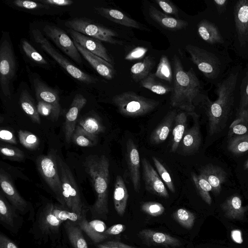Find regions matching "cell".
<instances>
[{
  "mask_svg": "<svg viewBox=\"0 0 248 248\" xmlns=\"http://www.w3.org/2000/svg\"><path fill=\"white\" fill-rule=\"evenodd\" d=\"M155 77V74L150 73L140 82V86L159 95L165 94L171 91V88L157 81Z\"/></svg>",
  "mask_w": 248,
  "mask_h": 248,
  "instance_id": "obj_40",
  "label": "cell"
},
{
  "mask_svg": "<svg viewBox=\"0 0 248 248\" xmlns=\"http://www.w3.org/2000/svg\"><path fill=\"white\" fill-rule=\"evenodd\" d=\"M154 74L155 77L171 82L173 76L170 62L166 56L163 55L161 57Z\"/></svg>",
  "mask_w": 248,
  "mask_h": 248,
  "instance_id": "obj_42",
  "label": "cell"
},
{
  "mask_svg": "<svg viewBox=\"0 0 248 248\" xmlns=\"http://www.w3.org/2000/svg\"><path fill=\"white\" fill-rule=\"evenodd\" d=\"M67 31L73 41L78 43L91 53L113 65V61L111 57L100 41L71 29H68Z\"/></svg>",
  "mask_w": 248,
  "mask_h": 248,
  "instance_id": "obj_18",
  "label": "cell"
},
{
  "mask_svg": "<svg viewBox=\"0 0 248 248\" xmlns=\"http://www.w3.org/2000/svg\"><path fill=\"white\" fill-rule=\"evenodd\" d=\"M141 209L145 213L155 217L161 215L165 210L162 204L156 202H143L141 205Z\"/></svg>",
  "mask_w": 248,
  "mask_h": 248,
  "instance_id": "obj_48",
  "label": "cell"
},
{
  "mask_svg": "<svg viewBox=\"0 0 248 248\" xmlns=\"http://www.w3.org/2000/svg\"><path fill=\"white\" fill-rule=\"evenodd\" d=\"M16 70V62L12 46L7 39H3L0 46V84L6 97L11 96L10 84Z\"/></svg>",
  "mask_w": 248,
  "mask_h": 248,
  "instance_id": "obj_10",
  "label": "cell"
},
{
  "mask_svg": "<svg viewBox=\"0 0 248 248\" xmlns=\"http://www.w3.org/2000/svg\"><path fill=\"white\" fill-rule=\"evenodd\" d=\"M138 235L148 246L175 248L182 245L178 239L167 233L151 229L142 230L139 232Z\"/></svg>",
  "mask_w": 248,
  "mask_h": 248,
  "instance_id": "obj_21",
  "label": "cell"
},
{
  "mask_svg": "<svg viewBox=\"0 0 248 248\" xmlns=\"http://www.w3.org/2000/svg\"><path fill=\"white\" fill-rule=\"evenodd\" d=\"M68 239L74 248H89L78 223L67 221L63 224Z\"/></svg>",
  "mask_w": 248,
  "mask_h": 248,
  "instance_id": "obj_33",
  "label": "cell"
},
{
  "mask_svg": "<svg viewBox=\"0 0 248 248\" xmlns=\"http://www.w3.org/2000/svg\"><path fill=\"white\" fill-rule=\"evenodd\" d=\"M18 136L20 144L28 150H34L39 146L40 141L39 138L31 132L19 130Z\"/></svg>",
  "mask_w": 248,
  "mask_h": 248,
  "instance_id": "obj_44",
  "label": "cell"
},
{
  "mask_svg": "<svg viewBox=\"0 0 248 248\" xmlns=\"http://www.w3.org/2000/svg\"><path fill=\"white\" fill-rule=\"evenodd\" d=\"M155 2L165 13L177 16L178 10L177 7L169 0H155Z\"/></svg>",
  "mask_w": 248,
  "mask_h": 248,
  "instance_id": "obj_51",
  "label": "cell"
},
{
  "mask_svg": "<svg viewBox=\"0 0 248 248\" xmlns=\"http://www.w3.org/2000/svg\"><path fill=\"white\" fill-rule=\"evenodd\" d=\"M39 2L49 6H65L72 4L73 1L70 0H39Z\"/></svg>",
  "mask_w": 248,
  "mask_h": 248,
  "instance_id": "obj_58",
  "label": "cell"
},
{
  "mask_svg": "<svg viewBox=\"0 0 248 248\" xmlns=\"http://www.w3.org/2000/svg\"><path fill=\"white\" fill-rule=\"evenodd\" d=\"M177 114L175 110L170 111L167 113L161 123L151 134L150 140L152 144H160L167 139L173 126Z\"/></svg>",
  "mask_w": 248,
  "mask_h": 248,
  "instance_id": "obj_28",
  "label": "cell"
},
{
  "mask_svg": "<svg viewBox=\"0 0 248 248\" xmlns=\"http://www.w3.org/2000/svg\"><path fill=\"white\" fill-rule=\"evenodd\" d=\"M248 109V72L242 80L240 86V100L238 111Z\"/></svg>",
  "mask_w": 248,
  "mask_h": 248,
  "instance_id": "obj_49",
  "label": "cell"
},
{
  "mask_svg": "<svg viewBox=\"0 0 248 248\" xmlns=\"http://www.w3.org/2000/svg\"><path fill=\"white\" fill-rule=\"evenodd\" d=\"M244 167L246 169H248V160L246 162Z\"/></svg>",
  "mask_w": 248,
  "mask_h": 248,
  "instance_id": "obj_60",
  "label": "cell"
},
{
  "mask_svg": "<svg viewBox=\"0 0 248 248\" xmlns=\"http://www.w3.org/2000/svg\"><path fill=\"white\" fill-rule=\"evenodd\" d=\"M0 154L4 158L14 161H21L24 160V153L19 148L7 144H1Z\"/></svg>",
  "mask_w": 248,
  "mask_h": 248,
  "instance_id": "obj_45",
  "label": "cell"
},
{
  "mask_svg": "<svg viewBox=\"0 0 248 248\" xmlns=\"http://www.w3.org/2000/svg\"><path fill=\"white\" fill-rule=\"evenodd\" d=\"M112 102L121 115L132 117L146 115L154 110L159 104L157 101L131 91L115 95L112 98Z\"/></svg>",
  "mask_w": 248,
  "mask_h": 248,
  "instance_id": "obj_6",
  "label": "cell"
},
{
  "mask_svg": "<svg viewBox=\"0 0 248 248\" xmlns=\"http://www.w3.org/2000/svg\"><path fill=\"white\" fill-rule=\"evenodd\" d=\"M185 49L192 62L207 78L213 79L218 76L221 67L219 58L214 54L192 45H187Z\"/></svg>",
  "mask_w": 248,
  "mask_h": 248,
  "instance_id": "obj_11",
  "label": "cell"
},
{
  "mask_svg": "<svg viewBox=\"0 0 248 248\" xmlns=\"http://www.w3.org/2000/svg\"><path fill=\"white\" fill-rule=\"evenodd\" d=\"M87 103L86 98L80 93L77 94L73 99L70 108L66 114L64 124L65 141L69 143L78 122L79 113Z\"/></svg>",
  "mask_w": 248,
  "mask_h": 248,
  "instance_id": "obj_20",
  "label": "cell"
},
{
  "mask_svg": "<svg viewBox=\"0 0 248 248\" xmlns=\"http://www.w3.org/2000/svg\"><path fill=\"white\" fill-rule=\"evenodd\" d=\"M142 167L146 190L158 196L168 198L169 194L164 182L150 163L144 157L142 160Z\"/></svg>",
  "mask_w": 248,
  "mask_h": 248,
  "instance_id": "obj_15",
  "label": "cell"
},
{
  "mask_svg": "<svg viewBox=\"0 0 248 248\" xmlns=\"http://www.w3.org/2000/svg\"><path fill=\"white\" fill-rule=\"evenodd\" d=\"M45 34L66 55L79 64H82L80 54L67 33L55 26L46 25L43 28Z\"/></svg>",
  "mask_w": 248,
  "mask_h": 248,
  "instance_id": "obj_13",
  "label": "cell"
},
{
  "mask_svg": "<svg viewBox=\"0 0 248 248\" xmlns=\"http://www.w3.org/2000/svg\"><path fill=\"white\" fill-rule=\"evenodd\" d=\"M0 248H19V247L13 240L2 232H0Z\"/></svg>",
  "mask_w": 248,
  "mask_h": 248,
  "instance_id": "obj_57",
  "label": "cell"
},
{
  "mask_svg": "<svg viewBox=\"0 0 248 248\" xmlns=\"http://www.w3.org/2000/svg\"><path fill=\"white\" fill-rule=\"evenodd\" d=\"M94 9L102 16L116 23L141 30H147L146 27L119 10L102 7H94Z\"/></svg>",
  "mask_w": 248,
  "mask_h": 248,
  "instance_id": "obj_25",
  "label": "cell"
},
{
  "mask_svg": "<svg viewBox=\"0 0 248 248\" xmlns=\"http://www.w3.org/2000/svg\"><path fill=\"white\" fill-rule=\"evenodd\" d=\"M56 160L62 185L65 207L81 217L86 216L90 206L83 199L70 168L57 153Z\"/></svg>",
  "mask_w": 248,
  "mask_h": 248,
  "instance_id": "obj_5",
  "label": "cell"
},
{
  "mask_svg": "<svg viewBox=\"0 0 248 248\" xmlns=\"http://www.w3.org/2000/svg\"><path fill=\"white\" fill-rule=\"evenodd\" d=\"M191 176L196 189L202 199L208 205L212 203V199L210 191H212V187L207 180L201 174L197 175L193 172Z\"/></svg>",
  "mask_w": 248,
  "mask_h": 248,
  "instance_id": "obj_38",
  "label": "cell"
},
{
  "mask_svg": "<svg viewBox=\"0 0 248 248\" xmlns=\"http://www.w3.org/2000/svg\"><path fill=\"white\" fill-rule=\"evenodd\" d=\"M220 207L224 216L230 219L243 220L248 211V206H244L240 197L236 195L227 198Z\"/></svg>",
  "mask_w": 248,
  "mask_h": 248,
  "instance_id": "obj_26",
  "label": "cell"
},
{
  "mask_svg": "<svg viewBox=\"0 0 248 248\" xmlns=\"http://www.w3.org/2000/svg\"><path fill=\"white\" fill-rule=\"evenodd\" d=\"M198 32L200 37L208 44L214 45L224 43L218 28L208 20L204 19L199 22Z\"/></svg>",
  "mask_w": 248,
  "mask_h": 248,
  "instance_id": "obj_31",
  "label": "cell"
},
{
  "mask_svg": "<svg viewBox=\"0 0 248 248\" xmlns=\"http://www.w3.org/2000/svg\"><path fill=\"white\" fill-rule=\"evenodd\" d=\"M149 14L153 20L163 28L168 30H181L186 28L188 24V22L185 20L175 18L163 13L152 5L149 6Z\"/></svg>",
  "mask_w": 248,
  "mask_h": 248,
  "instance_id": "obj_29",
  "label": "cell"
},
{
  "mask_svg": "<svg viewBox=\"0 0 248 248\" xmlns=\"http://www.w3.org/2000/svg\"><path fill=\"white\" fill-rule=\"evenodd\" d=\"M19 101L22 109L30 119L34 123L40 124L41 120L37 109V107L32 96L27 90H24L22 91Z\"/></svg>",
  "mask_w": 248,
  "mask_h": 248,
  "instance_id": "obj_37",
  "label": "cell"
},
{
  "mask_svg": "<svg viewBox=\"0 0 248 248\" xmlns=\"http://www.w3.org/2000/svg\"><path fill=\"white\" fill-rule=\"evenodd\" d=\"M21 46L26 55L34 62L46 65L48 64L46 60L26 40H22Z\"/></svg>",
  "mask_w": 248,
  "mask_h": 248,
  "instance_id": "obj_46",
  "label": "cell"
},
{
  "mask_svg": "<svg viewBox=\"0 0 248 248\" xmlns=\"http://www.w3.org/2000/svg\"><path fill=\"white\" fill-rule=\"evenodd\" d=\"M64 25L69 29L100 41L112 44H123V42L115 38L118 36L116 31L95 23L90 19L76 17L66 21Z\"/></svg>",
  "mask_w": 248,
  "mask_h": 248,
  "instance_id": "obj_9",
  "label": "cell"
},
{
  "mask_svg": "<svg viewBox=\"0 0 248 248\" xmlns=\"http://www.w3.org/2000/svg\"><path fill=\"white\" fill-rule=\"evenodd\" d=\"M200 174L205 178L212 187V191L219 194L222 184L225 181L227 174L220 167L208 164L200 170Z\"/></svg>",
  "mask_w": 248,
  "mask_h": 248,
  "instance_id": "obj_27",
  "label": "cell"
},
{
  "mask_svg": "<svg viewBox=\"0 0 248 248\" xmlns=\"http://www.w3.org/2000/svg\"><path fill=\"white\" fill-rule=\"evenodd\" d=\"M23 218L9 202L2 192L0 193V223L13 234H17L22 227Z\"/></svg>",
  "mask_w": 248,
  "mask_h": 248,
  "instance_id": "obj_14",
  "label": "cell"
},
{
  "mask_svg": "<svg viewBox=\"0 0 248 248\" xmlns=\"http://www.w3.org/2000/svg\"><path fill=\"white\" fill-rule=\"evenodd\" d=\"M173 84L170 97V104L172 107L185 111L193 117L197 116L195 107L203 99L200 82L193 69L186 71L180 58L174 55Z\"/></svg>",
  "mask_w": 248,
  "mask_h": 248,
  "instance_id": "obj_1",
  "label": "cell"
},
{
  "mask_svg": "<svg viewBox=\"0 0 248 248\" xmlns=\"http://www.w3.org/2000/svg\"><path fill=\"white\" fill-rule=\"evenodd\" d=\"M215 5L217 8L218 13L221 14L224 13L226 10L228 5V0H215L214 1Z\"/></svg>",
  "mask_w": 248,
  "mask_h": 248,
  "instance_id": "obj_59",
  "label": "cell"
},
{
  "mask_svg": "<svg viewBox=\"0 0 248 248\" xmlns=\"http://www.w3.org/2000/svg\"><path fill=\"white\" fill-rule=\"evenodd\" d=\"M147 49L144 47L138 46L128 53L125 57L126 60L131 61L142 58L145 55Z\"/></svg>",
  "mask_w": 248,
  "mask_h": 248,
  "instance_id": "obj_53",
  "label": "cell"
},
{
  "mask_svg": "<svg viewBox=\"0 0 248 248\" xmlns=\"http://www.w3.org/2000/svg\"><path fill=\"white\" fill-rule=\"evenodd\" d=\"M71 140L79 146L92 147L97 144L98 137L86 132L77 125L72 135Z\"/></svg>",
  "mask_w": 248,
  "mask_h": 248,
  "instance_id": "obj_39",
  "label": "cell"
},
{
  "mask_svg": "<svg viewBox=\"0 0 248 248\" xmlns=\"http://www.w3.org/2000/svg\"><path fill=\"white\" fill-rule=\"evenodd\" d=\"M56 155L57 152L52 149L47 155L38 156L36 163L40 175L53 193L55 198L60 204L65 207Z\"/></svg>",
  "mask_w": 248,
  "mask_h": 248,
  "instance_id": "obj_7",
  "label": "cell"
},
{
  "mask_svg": "<svg viewBox=\"0 0 248 248\" xmlns=\"http://www.w3.org/2000/svg\"><path fill=\"white\" fill-rule=\"evenodd\" d=\"M34 41L40 47L51 56L63 69L73 78L84 83H95L98 79L84 72L56 50L50 42L37 29L31 31Z\"/></svg>",
  "mask_w": 248,
  "mask_h": 248,
  "instance_id": "obj_8",
  "label": "cell"
},
{
  "mask_svg": "<svg viewBox=\"0 0 248 248\" xmlns=\"http://www.w3.org/2000/svg\"><path fill=\"white\" fill-rule=\"evenodd\" d=\"M86 132L98 137V135L103 133L105 127L100 118L96 114L85 116L78 121L77 124Z\"/></svg>",
  "mask_w": 248,
  "mask_h": 248,
  "instance_id": "obj_34",
  "label": "cell"
},
{
  "mask_svg": "<svg viewBox=\"0 0 248 248\" xmlns=\"http://www.w3.org/2000/svg\"><path fill=\"white\" fill-rule=\"evenodd\" d=\"M13 4L18 7L28 10L48 9L50 8V6L40 2L38 1L16 0L13 1Z\"/></svg>",
  "mask_w": 248,
  "mask_h": 248,
  "instance_id": "obj_50",
  "label": "cell"
},
{
  "mask_svg": "<svg viewBox=\"0 0 248 248\" xmlns=\"http://www.w3.org/2000/svg\"><path fill=\"white\" fill-rule=\"evenodd\" d=\"M248 134V109L237 111V116L231 124L228 137L232 138Z\"/></svg>",
  "mask_w": 248,
  "mask_h": 248,
  "instance_id": "obj_36",
  "label": "cell"
},
{
  "mask_svg": "<svg viewBox=\"0 0 248 248\" xmlns=\"http://www.w3.org/2000/svg\"><path fill=\"white\" fill-rule=\"evenodd\" d=\"M173 218L181 226L190 229L194 226L196 217L194 213L185 208H179L172 214Z\"/></svg>",
  "mask_w": 248,
  "mask_h": 248,
  "instance_id": "obj_41",
  "label": "cell"
},
{
  "mask_svg": "<svg viewBox=\"0 0 248 248\" xmlns=\"http://www.w3.org/2000/svg\"><path fill=\"white\" fill-rule=\"evenodd\" d=\"M83 166L96 197L94 203L90 206L92 217L106 220L108 213L109 160L105 155H91L85 158Z\"/></svg>",
  "mask_w": 248,
  "mask_h": 248,
  "instance_id": "obj_3",
  "label": "cell"
},
{
  "mask_svg": "<svg viewBox=\"0 0 248 248\" xmlns=\"http://www.w3.org/2000/svg\"><path fill=\"white\" fill-rule=\"evenodd\" d=\"M0 138L1 141L12 144L17 143L16 137L11 131L6 129H1L0 131Z\"/></svg>",
  "mask_w": 248,
  "mask_h": 248,
  "instance_id": "obj_55",
  "label": "cell"
},
{
  "mask_svg": "<svg viewBox=\"0 0 248 248\" xmlns=\"http://www.w3.org/2000/svg\"><path fill=\"white\" fill-rule=\"evenodd\" d=\"M1 191L9 202L22 215L29 214V220H34L35 212L31 204L18 193L11 176L3 169H0Z\"/></svg>",
  "mask_w": 248,
  "mask_h": 248,
  "instance_id": "obj_12",
  "label": "cell"
},
{
  "mask_svg": "<svg viewBox=\"0 0 248 248\" xmlns=\"http://www.w3.org/2000/svg\"><path fill=\"white\" fill-rule=\"evenodd\" d=\"M228 150L235 154H240L248 151V134L232 138L228 146Z\"/></svg>",
  "mask_w": 248,
  "mask_h": 248,
  "instance_id": "obj_43",
  "label": "cell"
},
{
  "mask_svg": "<svg viewBox=\"0 0 248 248\" xmlns=\"http://www.w3.org/2000/svg\"><path fill=\"white\" fill-rule=\"evenodd\" d=\"M128 193L123 178L117 175L113 191V203L117 214L123 217L125 212L128 198Z\"/></svg>",
  "mask_w": 248,
  "mask_h": 248,
  "instance_id": "obj_30",
  "label": "cell"
},
{
  "mask_svg": "<svg viewBox=\"0 0 248 248\" xmlns=\"http://www.w3.org/2000/svg\"><path fill=\"white\" fill-rule=\"evenodd\" d=\"M97 248H139L128 245L118 241H108L96 244Z\"/></svg>",
  "mask_w": 248,
  "mask_h": 248,
  "instance_id": "obj_52",
  "label": "cell"
},
{
  "mask_svg": "<svg viewBox=\"0 0 248 248\" xmlns=\"http://www.w3.org/2000/svg\"><path fill=\"white\" fill-rule=\"evenodd\" d=\"M78 224L81 229L91 240L95 244H98L108 238L105 232L107 226L104 221L100 219H95L89 221L86 217H83Z\"/></svg>",
  "mask_w": 248,
  "mask_h": 248,
  "instance_id": "obj_24",
  "label": "cell"
},
{
  "mask_svg": "<svg viewBox=\"0 0 248 248\" xmlns=\"http://www.w3.org/2000/svg\"><path fill=\"white\" fill-rule=\"evenodd\" d=\"M236 31L240 44L248 43V0H240L234 7Z\"/></svg>",
  "mask_w": 248,
  "mask_h": 248,
  "instance_id": "obj_19",
  "label": "cell"
},
{
  "mask_svg": "<svg viewBox=\"0 0 248 248\" xmlns=\"http://www.w3.org/2000/svg\"><path fill=\"white\" fill-rule=\"evenodd\" d=\"M194 118L195 122L193 125L186 130L179 146V147H181V153L185 155L196 153L201 144L202 138L197 116Z\"/></svg>",
  "mask_w": 248,
  "mask_h": 248,
  "instance_id": "obj_23",
  "label": "cell"
},
{
  "mask_svg": "<svg viewBox=\"0 0 248 248\" xmlns=\"http://www.w3.org/2000/svg\"><path fill=\"white\" fill-rule=\"evenodd\" d=\"M155 64L154 58L147 56L142 61L133 65L130 71L133 80L136 82H140L149 75Z\"/></svg>",
  "mask_w": 248,
  "mask_h": 248,
  "instance_id": "obj_35",
  "label": "cell"
},
{
  "mask_svg": "<svg viewBox=\"0 0 248 248\" xmlns=\"http://www.w3.org/2000/svg\"><path fill=\"white\" fill-rule=\"evenodd\" d=\"M152 159L161 179L166 185L169 189L171 192L174 193L175 191L174 186L169 172L157 158L153 156Z\"/></svg>",
  "mask_w": 248,
  "mask_h": 248,
  "instance_id": "obj_47",
  "label": "cell"
},
{
  "mask_svg": "<svg viewBox=\"0 0 248 248\" xmlns=\"http://www.w3.org/2000/svg\"><path fill=\"white\" fill-rule=\"evenodd\" d=\"M125 158L134 189L136 192H139L140 188V155L135 143L131 139L126 141Z\"/></svg>",
  "mask_w": 248,
  "mask_h": 248,
  "instance_id": "obj_17",
  "label": "cell"
},
{
  "mask_svg": "<svg viewBox=\"0 0 248 248\" xmlns=\"http://www.w3.org/2000/svg\"><path fill=\"white\" fill-rule=\"evenodd\" d=\"M187 120L186 112H181L177 114L174 120L172 133L171 152H175L179 147L186 130Z\"/></svg>",
  "mask_w": 248,
  "mask_h": 248,
  "instance_id": "obj_32",
  "label": "cell"
},
{
  "mask_svg": "<svg viewBox=\"0 0 248 248\" xmlns=\"http://www.w3.org/2000/svg\"><path fill=\"white\" fill-rule=\"evenodd\" d=\"M73 41L80 54L100 75L107 79H112L115 74L112 64L91 53L76 41Z\"/></svg>",
  "mask_w": 248,
  "mask_h": 248,
  "instance_id": "obj_22",
  "label": "cell"
},
{
  "mask_svg": "<svg viewBox=\"0 0 248 248\" xmlns=\"http://www.w3.org/2000/svg\"><path fill=\"white\" fill-rule=\"evenodd\" d=\"M125 229L126 227L124 224H114L107 229L105 232V234L108 237L110 235H117L123 232Z\"/></svg>",
  "mask_w": 248,
  "mask_h": 248,
  "instance_id": "obj_56",
  "label": "cell"
},
{
  "mask_svg": "<svg viewBox=\"0 0 248 248\" xmlns=\"http://www.w3.org/2000/svg\"><path fill=\"white\" fill-rule=\"evenodd\" d=\"M37 109L39 115L44 116L51 115L53 112L52 106L44 101L37 100Z\"/></svg>",
  "mask_w": 248,
  "mask_h": 248,
  "instance_id": "obj_54",
  "label": "cell"
},
{
  "mask_svg": "<svg viewBox=\"0 0 248 248\" xmlns=\"http://www.w3.org/2000/svg\"><path fill=\"white\" fill-rule=\"evenodd\" d=\"M33 83L37 100L50 104L53 108L51 117L54 120H57L61 112L59 93L38 78H34Z\"/></svg>",
  "mask_w": 248,
  "mask_h": 248,
  "instance_id": "obj_16",
  "label": "cell"
},
{
  "mask_svg": "<svg viewBox=\"0 0 248 248\" xmlns=\"http://www.w3.org/2000/svg\"><path fill=\"white\" fill-rule=\"evenodd\" d=\"M32 231L36 239L55 240L60 237V228L67 221L78 223L83 217L60 204L48 202L38 210Z\"/></svg>",
  "mask_w": 248,
  "mask_h": 248,
  "instance_id": "obj_4",
  "label": "cell"
},
{
  "mask_svg": "<svg viewBox=\"0 0 248 248\" xmlns=\"http://www.w3.org/2000/svg\"><path fill=\"white\" fill-rule=\"evenodd\" d=\"M239 69H232L219 82L216 88L217 98L214 102L207 99L206 114L210 135L217 134L225 127L234 101V93Z\"/></svg>",
  "mask_w": 248,
  "mask_h": 248,
  "instance_id": "obj_2",
  "label": "cell"
}]
</instances>
